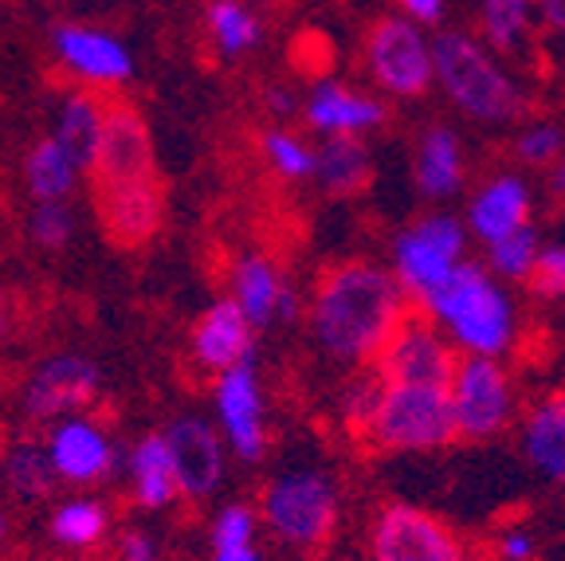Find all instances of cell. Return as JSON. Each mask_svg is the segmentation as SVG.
Listing matches in <instances>:
<instances>
[{
    "mask_svg": "<svg viewBox=\"0 0 565 561\" xmlns=\"http://www.w3.org/2000/svg\"><path fill=\"white\" fill-rule=\"evenodd\" d=\"M232 298H236L239 307H244V315L256 322V330L271 322L275 315L287 318V322L295 318L291 287L282 283L279 267L259 252L239 255L236 264H232Z\"/></svg>",
    "mask_w": 565,
    "mask_h": 561,
    "instance_id": "obj_19",
    "label": "cell"
},
{
    "mask_svg": "<svg viewBox=\"0 0 565 561\" xmlns=\"http://www.w3.org/2000/svg\"><path fill=\"white\" fill-rule=\"evenodd\" d=\"M315 181L322 184L330 197H358L365 184L373 181V154L365 149V141L353 138V134L327 138L318 146Z\"/></svg>",
    "mask_w": 565,
    "mask_h": 561,
    "instance_id": "obj_22",
    "label": "cell"
},
{
    "mask_svg": "<svg viewBox=\"0 0 565 561\" xmlns=\"http://www.w3.org/2000/svg\"><path fill=\"white\" fill-rule=\"evenodd\" d=\"M302 115H307V123L315 126L318 134H327V138H338V134L362 138L365 130H377V126L385 123V106H381V98L365 95V91L330 80L310 91Z\"/></svg>",
    "mask_w": 565,
    "mask_h": 561,
    "instance_id": "obj_17",
    "label": "cell"
},
{
    "mask_svg": "<svg viewBox=\"0 0 565 561\" xmlns=\"http://www.w3.org/2000/svg\"><path fill=\"white\" fill-rule=\"evenodd\" d=\"M362 444L393 456H424L459 440L451 416L448 385H416V381H388L381 385L377 409L362 428Z\"/></svg>",
    "mask_w": 565,
    "mask_h": 561,
    "instance_id": "obj_5",
    "label": "cell"
},
{
    "mask_svg": "<svg viewBox=\"0 0 565 561\" xmlns=\"http://www.w3.org/2000/svg\"><path fill=\"white\" fill-rule=\"evenodd\" d=\"M522 456L554 487H565V389L542 393L519 416Z\"/></svg>",
    "mask_w": 565,
    "mask_h": 561,
    "instance_id": "obj_15",
    "label": "cell"
},
{
    "mask_svg": "<svg viewBox=\"0 0 565 561\" xmlns=\"http://www.w3.org/2000/svg\"><path fill=\"white\" fill-rule=\"evenodd\" d=\"M526 287L539 298H546V303H562L565 298V244L562 240L542 244L539 264H534V272H530Z\"/></svg>",
    "mask_w": 565,
    "mask_h": 561,
    "instance_id": "obj_34",
    "label": "cell"
},
{
    "mask_svg": "<svg viewBox=\"0 0 565 561\" xmlns=\"http://www.w3.org/2000/svg\"><path fill=\"white\" fill-rule=\"evenodd\" d=\"M134 487H138V502L150 510H161L181 495V479H177L173 452H169L166 436H146L134 452Z\"/></svg>",
    "mask_w": 565,
    "mask_h": 561,
    "instance_id": "obj_25",
    "label": "cell"
},
{
    "mask_svg": "<svg viewBox=\"0 0 565 561\" xmlns=\"http://www.w3.org/2000/svg\"><path fill=\"white\" fill-rule=\"evenodd\" d=\"M98 393V369L83 358H60L44 366L28 385V413L47 421L55 413H71V409H87Z\"/></svg>",
    "mask_w": 565,
    "mask_h": 561,
    "instance_id": "obj_20",
    "label": "cell"
},
{
    "mask_svg": "<svg viewBox=\"0 0 565 561\" xmlns=\"http://www.w3.org/2000/svg\"><path fill=\"white\" fill-rule=\"evenodd\" d=\"M267 106L279 110V115H287V110H291V95H287V91H271V95H267Z\"/></svg>",
    "mask_w": 565,
    "mask_h": 561,
    "instance_id": "obj_42",
    "label": "cell"
},
{
    "mask_svg": "<svg viewBox=\"0 0 565 561\" xmlns=\"http://www.w3.org/2000/svg\"><path fill=\"white\" fill-rule=\"evenodd\" d=\"M451 561H487V558H468V553H459V558H451Z\"/></svg>",
    "mask_w": 565,
    "mask_h": 561,
    "instance_id": "obj_44",
    "label": "cell"
},
{
    "mask_svg": "<svg viewBox=\"0 0 565 561\" xmlns=\"http://www.w3.org/2000/svg\"><path fill=\"white\" fill-rule=\"evenodd\" d=\"M106 91L90 87V91H75L63 106V118H60V146L67 149V158L75 161L79 173H87L90 161H95V149L98 138H103V118H106Z\"/></svg>",
    "mask_w": 565,
    "mask_h": 561,
    "instance_id": "obj_23",
    "label": "cell"
},
{
    "mask_svg": "<svg viewBox=\"0 0 565 561\" xmlns=\"http://www.w3.org/2000/svg\"><path fill=\"white\" fill-rule=\"evenodd\" d=\"M413 177L424 201H451L463 193L468 166H463V141L451 126H428L416 141Z\"/></svg>",
    "mask_w": 565,
    "mask_h": 561,
    "instance_id": "obj_18",
    "label": "cell"
},
{
    "mask_svg": "<svg viewBox=\"0 0 565 561\" xmlns=\"http://www.w3.org/2000/svg\"><path fill=\"white\" fill-rule=\"evenodd\" d=\"M259 515L291 553L318 558L338 534V487L318 467L275 475L259 495Z\"/></svg>",
    "mask_w": 565,
    "mask_h": 561,
    "instance_id": "obj_6",
    "label": "cell"
},
{
    "mask_svg": "<svg viewBox=\"0 0 565 561\" xmlns=\"http://www.w3.org/2000/svg\"><path fill=\"white\" fill-rule=\"evenodd\" d=\"M67 236H71V216L60 209V201L44 204V209L35 212V240H40V244L60 247V244H67Z\"/></svg>",
    "mask_w": 565,
    "mask_h": 561,
    "instance_id": "obj_37",
    "label": "cell"
},
{
    "mask_svg": "<svg viewBox=\"0 0 565 561\" xmlns=\"http://www.w3.org/2000/svg\"><path fill=\"white\" fill-rule=\"evenodd\" d=\"M459 366V350L451 338L424 315L408 310L405 322L393 330L373 369L388 381H416V385H448Z\"/></svg>",
    "mask_w": 565,
    "mask_h": 561,
    "instance_id": "obj_11",
    "label": "cell"
},
{
    "mask_svg": "<svg viewBox=\"0 0 565 561\" xmlns=\"http://www.w3.org/2000/svg\"><path fill=\"white\" fill-rule=\"evenodd\" d=\"M463 220H468L471 240L487 247L494 240L526 229L534 220V193L519 173H491L483 184H476Z\"/></svg>",
    "mask_w": 565,
    "mask_h": 561,
    "instance_id": "obj_13",
    "label": "cell"
},
{
    "mask_svg": "<svg viewBox=\"0 0 565 561\" xmlns=\"http://www.w3.org/2000/svg\"><path fill=\"white\" fill-rule=\"evenodd\" d=\"M459 553L456 530L416 502H385L370 522V561H451Z\"/></svg>",
    "mask_w": 565,
    "mask_h": 561,
    "instance_id": "obj_10",
    "label": "cell"
},
{
    "mask_svg": "<svg viewBox=\"0 0 565 561\" xmlns=\"http://www.w3.org/2000/svg\"><path fill=\"white\" fill-rule=\"evenodd\" d=\"M365 67L393 98H420L436 83L433 40L408 17H385L365 35Z\"/></svg>",
    "mask_w": 565,
    "mask_h": 561,
    "instance_id": "obj_9",
    "label": "cell"
},
{
    "mask_svg": "<svg viewBox=\"0 0 565 561\" xmlns=\"http://www.w3.org/2000/svg\"><path fill=\"white\" fill-rule=\"evenodd\" d=\"M468 220L456 216V212L433 209L393 236L388 267L401 279V287L408 290V298L420 303L468 260Z\"/></svg>",
    "mask_w": 565,
    "mask_h": 561,
    "instance_id": "obj_7",
    "label": "cell"
},
{
    "mask_svg": "<svg viewBox=\"0 0 565 561\" xmlns=\"http://www.w3.org/2000/svg\"><path fill=\"white\" fill-rule=\"evenodd\" d=\"M436 60V87L444 91L459 115L476 118V123L499 126L519 118L522 91L514 75L491 55V44L479 35L448 28L433 40Z\"/></svg>",
    "mask_w": 565,
    "mask_h": 561,
    "instance_id": "obj_4",
    "label": "cell"
},
{
    "mask_svg": "<svg viewBox=\"0 0 565 561\" xmlns=\"http://www.w3.org/2000/svg\"><path fill=\"white\" fill-rule=\"evenodd\" d=\"M401 17L416 20V24H440L444 20V0H397Z\"/></svg>",
    "mask_w": 565,
    "mask_h": 561,
    "instance_id": "obj_38",
    "label": "cell"
},
{
    "mask_svg": "<svg viewBox=\"0 0 565 561\" xmlns=\"http://www.w3.org/2000/svg\"><path fill=\"white\" fill-rule=\"evenodd\" d=\"M24 173H28V184H32V193L44 204H52L71 193L79 169L67 158V149L60 146V138H44V141H35V149L28 154Z\"/></svg>",
    "mask_w": 565,
    "mask_h": 561,
    "instance_id": "obj_27",
    "label": "cell"
},
{
    "mask_svg": "<svg viewBox=\"0 0 565 561\" xmlns=\"http://www.w3.org/2000/svg\"><path fill=\"white\" fill-rule=\"evenodd\" d=\"M166 440H169V452H173L181 495L204 499V495L216 491V483L224 475V452L216 432L204 421H196V416H185V421H177L166 432Z\"/></svg>",
    "mask_w": 565,
    "mask_h": 561,
    "instance_id": "obj_16",
    "label": "cell"
},
{
    "mask_svg": "<svg viewBox=\"0 0 565 561\" xmlns=\"http://www.w3.org/2000/svg\"><path fill=\"white\" fill-rule=\"evenodd\" d=\"M216 413H221L224 436L236 447L239 459H259L267 447V424H264V393L252 361L228 369L216 378Z\"/></svg>",
    "mask_w": 565,
    "mask_h": 561,
    "instance_id": "obj_14",
    "label": "cell"
},
{
    "mask_svg": "<svg viewBox=\"0 0 565 561\" xmlns=\"http://www.w3.org/2000/svg\"><path fill=\"white\" fill-rule=\"evenodd\" d=\"M4 530H9V522H4V518H0V538H4Z\"/></svg>",
    "mask_w": 565,
    "mask_h": 561,
    "instance_id": "obj_45",
    "label": "cell"
},
{
    "mask_svg": "<svg viewBox=\"0 0 565 561\" xmlns=\"http://www.w3.org/2000/svg\"><path fill=\"white\" fill-rule=\"evenodd\" d=\"M256 542V515L252 507H224L212 522V546H244Z\"/></svg>",
    "mask_w": 565,
    "mask_h": 561,
    "instance_id": "obj_35",
    "label": "cell"
},
{
    "mask_svg": "<svg viewBox=\"0 0 565 561\" xmlns=\"http://www.w3.org/2000/svg\"><path fill=\"white\" fill-rule=\"evenodd\" d=\"M557 35H562V52H565V32H557Z\"/></svg>",
    "mask_w": 565,
    "mask_h": 561,
    "instance_id": "obj_46",
    "label": "cell"
},
{
    "mask_svg": "<svg viewBox=\"0 0 565 561\" xmlns=\"http://www.w3.org/2000/svg\"><path fill=\"white\" fill-rule=\"evenodd\" d=\"M413 310L393 267L373 260H342L318 275L310 295V330L318 350L342 366H373L385 342Z\"/></svg>",
    "mask_w": 565,
    "mask_h": 561,
    "instance_id": "obj_2",
    "label": "cell"
},
{
    "mask_svg": "<svg viewBox=\"0 0 565 561\" xmlns=\"http://www.w3.org/2000/svg\"><path fill=\"white\" fill-rule=\"evenodd\" d=\"M256 342V322L244 315L236 298H221L193 326V366L209 378H224L228 369L244 366Z\"/></svg>",
    "mask_w": 565,
    "mask_h": 561,
    "instance_id": "obj_12",
    "label": "cell"
},
{
    "mask_svg": "<svg viewBox=\"0 0 565 561\" xmlns=\"http://www.w3.org/2000/svg\"><path fill=\"white\" fill-rule=\"evenodd\" d=\"M534 9L550 32H565V0H534Z\"/></svg>",
    "mask_w": 565,
    "mask_h": 561,
    "instance_id": "obj_39",
    "label": "cell"
},
{
    "mask_svg": "<svg viewBox=\"0 0 565 561\" xmlns=\"http://www.w3.org/2000/svg\"><path fill=\"white\" fill-rule=\"evenodd\" d=\"M9 483L17 487V495H28V499H40V495L52 491L55 483V464L44 459L35 447H20L17 456L9 459Z\"/></svg>",
    "mask_w": 565,
    "mask_h": 561,
    "instance_id": "obj_33",
    "label": "cell"
},
{
    "mask_svg": "<svg viewBox=\"0 0 565 561\" xmlns=\"http://www.w3.org/2000/svg\"><path fill=\"white\" fill-rule=\"evenodd\" d=\"M122 561H153V546L146 534H126L122 542Z\"/></svg>",
    "mask_w": 565,
    "mask_h": 561,
    "instance_id": "obj_41",
    "label": "cell"
},
{
    "mask_svg": "<svg viewBox=\"0 0 565 561\" xmlns=\"http://www.w3.org/2000/svg\"><path fill=\"white\" fill-rule=\"evenodd\" d=\"M562 154H565V134L554 123H530L514 138V158L526 161V166H557Z\"/></svg>",
    "mask_w": 565,
    "mask_h": 561,
    "instance_id": "obj_32",
    "label": "cell"
},
{
    "mask_svg": "<svg viewBox=\"0 0 565 561\" xmlns=\"http://www.w3.org/2000/svg\"><path fill=\"white\" fill-rule=\"evenodd\" d=\"M416 310L433 318L459 353L507 358L519 342V307L503 279L479 260H463Z\"/></svg>",
    "mask_w": 565,
    "mask_h": 561,
    "instance_id": "obj_3",
    "label": "cell"
},
{
    "mask_svg": "<svg viewBox=\"0 0 565 561\" xmlns=\"http://www.w3.org/2000/svg\"><path fill=\"white\" fill-rule=\"evenodd\" d=\"M494 558L499 561H534L539 558V538L526 527H503L494 534Z\"/></svg>",
    "mask_w": 565,
    "mask_h": 561,
    "instance_id": "obj_36",
    "label": "cell"
},
{
    "mask_svg": "<svg viewBox=\"0 0 565 561\" xmlns=\"http://www.w3.org/2000/svg\"><path fill=\"white\" fill-rule=\"evenodd\" d=\"M539 20L534 0H483L479 4V28L483 40L499 52H519L526 44V32Z\"/></svg>",
    "mask_w": 565,
    "mask_h": 561,
    "instance_id": "obj_26",
    "label": "cell"
},
{
    "mask_svg": "<svg viewBox=\"0 0 565 561\" xmlns=\"http://www.w3.org/2000/svg\"><path fill=\"white\" fill-rule=\"evenodd\" d=\"M539 252H542V236L534 232V224H526V229L487 244V267L503 283H526L534 264H539Z\"/></svg>",
    "mask_w": 565,
    "mask_h": 561,
    "instance_id": "obj_28",
    "label": "cell"
},
{
    "mask_svg": "<svg viewBox=\"0 0 565 561\" xmlns=\"http://www.w3.org/2000/svg\"><path fill=\"white\" fill-rule=\"evenodd\" d=\"M0 330H4V318H0Z\"/></svg>",
    "mask_w": 565,
    "mask_h": 561,
    "instance_id": "obj_47",
    "label": "cell"
},
{
    "mask_svg": "<svg viewBox=\"0 0 565 561\" xmlns=\"http://www.w3.org/2000/svg\"><path fill=\"white\" fill-rule=\"evenodd\" d=\"M212 561H264L256 550V542L244 546H212Z\"/></svg>",
    "mask_w": 565,
    "mask_h": 561,
    "instance_id": "obj_40",
    "label": "cell"
},
{
    "mask_svg": "<svg viewBox=\"0 0 565 561\" xmlns=\"http://www.w3.org/2000/svg\"><path fill=\"white\" fill-rule=\"evenodd\" d=\"M106 530V510L98 502H67L60 515L52 518V534L67 546H90L98 542Z\"/></svg>",
    "mask_w": 565,
    "mask_h": 561,
    "instance_id": "obj_31",
    "label": "cell"
},
{
    "mask_svg": "<svg viewBox=\"0 0 565 561\" xmlns=\"http://www.w3.org/2000/svg\"><path fill=\"white\" fill-rule=\"evenodd\" d=\"M264 154H267V161H271L282 177H291V181L315 177V169H318V149H310L307 141L287 130H267Z\"/></svg>",
    "mask_w": 565,
    "mask_h": 561,
    "instance_id": "obj_30",
    "label": "cell"
},
{
    "mask_svg": "<svg viewBox=\"0 0 565 561\" xmlns=\"http://www.w3.org/2000/svg\"><path fill=\"white\" fill-rule=\"evenodd\" d=\"M52 464L55 472L75 483L103 479L106 467H110V444L90 424H63L52 440Z\"/></svg>",
    "mask_w": 565,
    "mask_h": 561,
    "instance_id": "obj_24",
    "label": "cell"
},
{
    "mask_svg": "<svg viewBox=\"0 0 565 561\" xmlns=\"http://www.w3.org/2000/svg\"><path fill=\"white\" fill-rule=\"evenodd\" d=\"M451 416L459 440H494L519 421V385L503 358L459 353V366L448 381Z\"/></svg>",
    "mask_w": 565,
    "mask_h": 561,
    "instance_id": "obj_8",
    "label": "cell"
},
{
    "mask_svg": "<svg viewBox=\"0 0 565 561\" xmlns=\"http://www.w3.org/2000/svg\"><path fill=\"white\" fill-rule=\"evenodd\" d=\"M209 32L216 40L224 55H239L259 40V24L256 17L236 4V0H212L209 4Z\"/></svg>",
    "mask_w": 565,
    "mask_h": 561,
    "instance_id": "obj_29",
    "label": "cell"
},
{
    "mask_svg": "<svg viewBox=\"0 0 565 561\" xmlns=\"http://www.w3.org/2000/svg\"><path fill=\"white\" fill-rule=\"evenodd\" d=\"M55 52H60V60L75 75H83L90 83H115L130 75L126 47L115 44L106 32H95V28H79V24L55 28Z\"/></svg>",
    "mask_w": 565,
    "mask_h": 561,
    "instance_id": "obj_21",
    "label": "cell"
},
{
    "mask_svg": "<svg viewBox=\"0 0 565 561\" xmlns=\"http://www.w3.org/2000/svg\"><path fill=\"white\" fill-rule=\"evenodd\" d=\"M550 184H554V193L565 201V161H557V166H554V173H550Z\"/></svg>",
    "mask_w": 565,
    "mask_h": 561,
    "instance_id": "obj_43",
    "label": "cell"
},
{
    "mask_svg": "<svg viewBox=\"0 0 565 561\" xmlns=\"http://www.w3.org/2000/svg\"><path fill=\"white\" fill-rule=\"evenodd\" d=\"M98 232L118 252H141L166 229L169 189L153 154L150 123L126 98H106L103 138L87 169Z\"/></svg>",
    "mask_w": 565,
    "mask_h": 561,
    "instance_id": "obj_1",
    "label": "cell"
}]
</instances>
